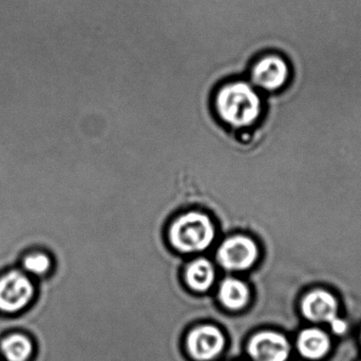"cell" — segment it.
<instances>
[{
  "instance_id": "obj_1",
  "label": "cell",
  "mask_w": 361,
  "mask_h": 361,
  "mask_svg": "<svg viewBox=\"0 0 361 361\" xmlns=\"http://www.w3.org/2000/svg\"><path fill=\"white\" fill-rule=\"evenodd\" d=\"M216 109L221 118L231 126H252L262 112V102L252 85L233 82L221 89L216 97Z\"/></svg>"
},
{
  "instance_id": "obj_2",
  "label": "cell",
  "mask_w": 361,
  "mask_h": 361,
  "mask_svg": "<svg viewBox=\"0 0 361 361\" xmlns=\"http://www.w3.org/2000/svg\"><path fill=\"white\" fill-rule=\"evenodd\" d=\"M214 226L207 214L191 212L178 218L169 229V240L184 254L200 252L209 247L214 239Z\"/></svg>"
},
{
  "instance_id": "obj_3",
  "label": "cell",
  "mask_w": 361,
  "mask_h": 361,
  "mask_svg": "<svg viewBox=\"0 0 361 361\" xmlns=\"http://www.w3.org/2000/svg\"><path fill=\"white\" fill-rule=\"evenodd\" d=\"M36 296V281L20 267L0 274V314L15 316L25 311Z\"/></svg>"
},
{
  "instance_id": "obj_4",
  "label": "cell",
  "mask_w": 361,
  "mask_h": 361,
  "mask_svg": "<svg viewBox=\"0 0 361 361\" xmlns=\"http://www.w3.org/2000/svg\"><path fill=\"white\" fill-rule=\"evenodd\" d=\"M226 345L224 333L219 326L202 324L187 333L185 348L189 357L195 361H212L218 358Z\"/></svg>"
},
{
  "instance_id": "obj_5",
  "label": "cell",
  "mask_w": 361,
  "mask_h": 361,
  "mask_svg": "<svg viewBox=\"0 0 361 361\" xmlns=\"http://www.w3.org/2000/svg\"><path fill=\"white\" fill-rule=\"evenodd\" d=\"M293 70L288 59L281 55L267 54L255 63L252 80L255 86L267 92H278L288 86Z\"/></svg>"
},
{
  "instance_id": "obj_6",
  "label": "cell",
  "mask_w": 361,
  "mask_h": 361,
  "mask_svg": "<svg viewBox=\"0 0 361 361\" xmlns=\"http://www.w3.org/2000/svg\"><path fill=\"white\" fill-rule=\"evenodd\" d=\"M259 258L256 242L245 235L225 240L216 250L219 265L228 271H244L254 267Z\"/></svg>"
},
{
  "instance_id": "obj_7",
  "label": "cell",
  "mask_w": 361,
  "mask_h": 361,
  "mask_svg": "<svg viewBox=\"0 0 361 361\" xmlns=\"http://www.w3.org/2000/svg\"><path fill=\"white\" fill-rule=\"evenodd\" d=\"M246 352L252 361H288L292 345L278 331H259L248 339Z\"/></svg>"
},
{
  "instance_id": "obj_8",
  "label": "cell",
  "mask_w": 361,
  "mask_h": 361,
  "mask_svg": "<svg viewBox=\"0 0 361 361\" xmlns=\"http://www.w3.org/2000/svg\"><path fill=\"white\" fill-rule=\"evenodd\" d=\"M301 312L307 322L315 324H330L339 317L338 298L328 288H315L307 290L301 299Z\"/></svg>"
},
{
  "instance_id": "obj_9",
  "label": "cell",
  "mask_w": 361,
  "mask_h": 361,
  "mask_svg": "<svg viewBox=\"0 0 361 361\" xmlns=\"http://www.w3.org/2000/svg\"><path fill=\"white\" fill-rule=\"evenodd\" d=\"M297 351L307 360H320L332 349L330 335L318 328L309 326L300 331L296 339Z\"/></svg>"
},
{
  "instance_id": "obj_10",
  "label": "cell",
  "mask_w": 361,
  "mask_h": 361,
  "mask_svg": "<svg viewBox=\"0 0 361 361\" xmlns=\"http://www.w3.org/2000/svg\"><path fill=\"white\" fill-rule=\"evenodd\" d=\"M35 352V343L27 333L12 331L0 338V358L2 361H31Z\"/></svg>"
},
{
  "instance_id": "obj_11",
  "label": "cell",
  "mask_w": 361,
  "mask_h": 361,
  "mask_svg": "<svg viewBox=\"0 0 361 361\" xmlns=\"http://www.w3.org/2000/svg\"><path fill=\"white\" fill-rule=\"evenodd\" d=\"M250 290L247 284L238 278L227 277L218 288V300L229 311H239L250 302Z\"/></svg>"
},
{
  "instance_id": "obj_12",
  "label": "cell",
  "mask_w": 361,
  "mask_h": 361,
  "mask_svg": "<svg viewBox=\"0 0 361 361\" xmlns=\"http://www.w3.org/2000/svg\"><path fill=\"white\" fill-rule=\"evenodd\" d=\"M216 271L207 259L199 258L192 261L185 271V281L190 290L205 293L214 286Z\"/></svg>"
},
{
  "instance_id": "obj_13",
  "label": "cell",
  "mask_w": 361,
  "mask_h": 361,
  "mask_svg": "<svg viewBox=\"0 0 361 361\" xmlns=\"http://www.w3.org/2000/svg\"><path fill=\"white\" fill-rule=\"evenodd\" d=\"M19 267L34 279H39L47 277L53 271L54 259L47 250L36 248L23 254Z\"/></svg>"
},
{
  "instance_id": "obj_14",
  "label": "cell",
  "mask_w": 361,
  "mask_h": 361,
  "mask_svg": "<svg viewBox=\"0 0 361 361\" xmlns=\"http://www.w3.org/2000/svg\"><path fill=\"white\" fill-rule=\"evenodd\" d=\"M331 329H332L333 332L335 334H343L347 330L348 326L347 322L345 320L341 319V317L336 318V319L333 320L330 324Z\"/></svg>"
},
{
  "instance_id": "obj_15",
  "label": "cell",
  "mask_w": 361,
  "mask_h": 361,
  "mask_svg": "<svg viewBox=\"0 0 361 361\" xmlns=\"http://www.w3.org/2000/svg\"><path fill=\"white\" fill-rule=\"evenodd\" d=\"M360 343H361V333H360Z\"/></svg>"
},
{
  "instance_id": "obj_16",
  "label": "cell",
  "mask_w": 361,
  "mask_h": 361,
  "mask_svg": "<svg viewBox=\"0 0 361 361\" xmlns=\"http://www.w3.org/2000/svg\"><path fill=\"white\" fill-rule=\"evenodd\" d=\"M0 361H2V360H1V358H0Z\"/></svg>"
}]
</instances>
